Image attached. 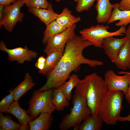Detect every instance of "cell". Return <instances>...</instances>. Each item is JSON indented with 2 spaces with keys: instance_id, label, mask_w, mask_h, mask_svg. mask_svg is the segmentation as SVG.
Segmentation results:
<instances>
[{
  "instance_id": "7",
  "label": "cell",
  "mask_w": 130,
  "mask_h": 130,
  "mask_svg": "<svg viewBox=\"0 0 130 130\" xmlns=\"http://www.w3.org/2000/svg\"><path fill=\"white\" fill-rule=\"evenodd\" d=\"M24 5V0H14L11 4L5 6L0 19V28L3 26L11 32L17 23L22 22L24 14L20 9Z\"/></svg>"
},
{
  "instance_id": "6",
  "label": "cell",
  "mask_w": 130,
  "mask_h": 130,
  "mask_svg": "<svg viewBox=\"0 0 130 130\" xmlns=\"http://www.w3.org/2000/svg\"><path fill=\"white\" fill-rule=\"evenodd\" d=\"M126 26H121L118 30L113 32L108 31L109 26L98 24L89 28H84L79 32L81 36L85 39L90 42L95 47L102 48L104 38L109 36H122L126 29Z\"/></svg>"
},
{
  "instance_id": "36",
  "label": "cell",
  "mask_w": 130,
  "mask_h": 130,
  "mask_svg": "<svg viewBox=\"0 0 130 130\" xmlns=\"http://www.w3.org/2000/svg\"><path fill=\"white\" fill-rule=\"evenodd\" d=\"M5 6L0 4V19L1 18Z\"/></svg>"
},
{
  "instance_id": "4",
  "label": "cell",
  "mask_w": 130,
  "mask_h": 130,
  "mask_svg": "<svg viewBox=\"0 0 130 130\" xmlns=\"http://www.w3.org/2000/svg\"><path fill=\"white\" fill-rule=\"evenodd\" d=\"M73 107L70 112L63 118L58 127L61 130H67L72 127L78 126L90 116L91 110L85 98L80 96L75 90L72 97Z\"/></svg>"
},
{
  "instance_id": "12",
  "label": "cell",
  "mask_w": 130,
  "mask_h": 130,
  "mask_svg": "<svg viewBox=\"0 0 130 130\" xmlns=\"http://www.w3.org/2000/svg\"><path fill=\"white\" fill-rule=\"evenodd\" d=\"M95 8L97 14L96 20L99 23L108 22L111 15L112 9L117 3L111 4L109 0H96Z\"/></svg>"
},
{
  "instance_id": "33",
  "label": "cell",
  "mask_w": 130,
  "mask_h": 130,
  "mask_svg": "<svg viewBox=\"0 0 130 130\" xmlns=\"http://www.w3.org/2000/svg\"><path fill=\"white\" fill-rule=\"evenodd\" d=\"M125 34V37L127 40L130 41V24L126 29Z\"/></svg>"
},
{
  "instance_id": "9",
  "label": "cell",
  "mask_w": 130,
  "mask_h": 130,
  "mask_svg": "<svg viewBox=\"0 0 130 130\" xmlns=\"http://www.w3.org/2000/svg\"><path fill=\"white\" fill-rule=\"evenodd\" d=\"M124 74L119 76L112 70L107 71L105 74L104 80L108 90L120 91L124 94L127 91L130 83V74Z\"/></svg>"
},
{
  "instance_id": "14",
  "label": "cell",
  "mask_w": 130,
  "mask_h": 130,
  "mask_svg": "<svg viewBox=\"0 0 130 130\" xmlns=\"http://www.w3.org/2000/svg\"><path fill=\"white\" fill-rule=\"evenodd\" d=\"M113 63L118 69L125 71L130 63V41L127 40L121 48Z\"/></svg>"
},
{
  "instance_id": "24",
  "label": "cell",
  "mask_w": 130,
  "mask_h": 130,
  "mask_svg": "<svg viewBox=\"0 0 130 130\" xmlns=\"http://www.w3.org/2000/svg\"><path fill=\"white\" fill-rule=\"evenodd\" d=\"M79 79L78 75L73 74L70 76L68 81H65L58 87L62 90L69 101L72 98V90L75 87Z\"/></svg>"
},
{
  "instance_id": "25",
  "label": "cell",
  "mask_w": 130,
  "mask_h": 130,
  "mask_svg": "<svg viewBox=\"0 0 130 130\" xmlns=\"http://www.w3.org/2000/svg\"><path fill=\"white\" fill-rule=\"evenodd\" d=\"M0 113V126L2 130H20L21 125L13 121L8 115H4Z\"/></svg>"
},
{
  "instance_id": "32",
  "label": "cell",
  "mask_w": 130,
  "mask_h": 130,
  "mask_svg": "<svg viewBox=\"0 0 130 130\" xmlns=\"http://www.w3.org/2000/svg\"><path fill=\"white\" fill-rule=\"evenodd\" d=\"M45 63H41L37 61L35 64L36 67L39 70V71L42 70L44 68Z\"/></svg>"
},
{
  "instance_id": "13",
  "label": "cell",
  "mask_w": 130,
  "mask_h": 130,
  "mask_svg": "<svg viewBox=\"0 0 130 130\" xmlns=\"http://www.w3.org/2000/svg\"><path fill=\"white\" fill-rule=\"evenodd\" d=\"M28 9L29 13L38 18L46 26L56 20L58 14L54 12L51 3L46 9L34 8Z\"/></svg>"
},
{
  "instance_id": "35",
  "label": "cell",
  "mask_w": 130,
  "mask_h": 130,
  "mask_svg": "<svg viewBox=\"0 0 130 130\" xmlns=\"http://www.w3.org/2000/svg\"><path fill=\"white\" fill-rule=\"evenodd\" d=\"M46 60V58H45L43 56H41L39 57L37 61L41 63H45Z\"/></svg>"
},
{
  "instance_id": "29",
  "label": "cell",
  "mask_w": 130,
  "mask_h": 130,
  "mask_svg": "<svg viewBox=\"0 0 130 130\" xmlns=\"http://www.w3.org/2000/svg\"><path fill=\"white\" fill-rule=\"evenodd\" d=\"M119 9L121 10H130V0H122L119 3Z\"/></svg>"
},
{
  "instance_id": "39",
  "label": "cell",
  "mask_w": 130,
  "mask_h": 130,
  "mask_svg": "<svg viewBox=\"0 0 130 130\" xmlns=\"http://www.w3.org/2000/svg\"><path fill=\"white\" fill-rule=\"evenodd\" d=\"M128 68L129 69L130 71V65H129V66Z\"/></svg>"
},
{
  "instance_id": "37",
  "label": "cell",
  "mask_w": 130,
  "mask_h": 130,
  "mask_svg": "<svg viewBox=\"0 0 130 130\" xmlns=\"http://www.w3.org/2000/svg\"><path fill=\"white\" fill-rule=\"evenodd\" d=\"M117 73L118 74H124L126 73H128L130 74V72H126L124 71H120L118 72H117Z\"/></svg>"
},
{
  "instance_id": "18",
  "label": "cell",
  "mask_w": 130,
  "mask_h": 130,
  "mask_svg": "<svg viewBox=\"0 0 130 130\" xmlns=\"http://www.w3.org/2000/svg\"><path fill=\"white\" fill-rule=\"evenodd\" d=\"M56 20L61 26L67 28L79 22L81 18L79 16L76 17L72 15L71 11L66 7L58 14Z\"/></svg>"
},
{
  "instance_id": "16",
  "label": "cell",
  "mask_w": 130,
  "mask_h": 130,
  "mask_svg": "<svg viewBox=\"0 0 130 130\" xmlns=\"http://www.w3.org/2000/svg\"><path fill=\"white\" fill-rule=\"evenodd\" d=\"M18 101H14L5 113H10L13 115L21 125L28 124L32 119L27 111L20 106Z\"/></svg>"
},
{
  "instance_id": "3",
  "label": "cell",
  "mask_w": 130,
  "mask_h": 130,
  "mask_svg": "<svg viewBox=\"0 0 130 130\" xmlns=\"http://www.w3.org/2000/svg\"><path fill=\"white\" fill-rule=\"evenodd\" d=\"M123 94L120 91L108 90L102 101L98 115L107 125H115L120 117L123 107Z\"/></svg>"
},
{
  "instance_id": "38",
  "label": "cell",
  "mask_w": 130,
  "mask_h": 130,
  "mask_svg": "<svg viewBox=\"0 0 130 130\" xmlns=\"http://www.w3.org/2000/svg\"><path fill=\"white\" fill-rule=\"evenodd\" d=\"M64 0H55L56 1V2H59L60 1H61V0L64 1Z\"/></svg>"
},
{
  "instance_id": "26",
  "label": "cell",
  "mask_w": 130,
  "mask_h": 130,
  "mask_svg": "<svg viewBox=\"0 0 130 130\" xmlns=\"http://www.w3.org/2000/svg\"><path fill=\"white\" fill-rule=\"evenodd\" d=\"M9 94L4 98L0 102V113L5 112L14 101L13 96L14 90H9Z\"/></svg>"
},
{
  "instance_id": "22",
  "label": "cell",
  "mask_w": 130,
  "mask_h": 130,
  "mask_svg": "<svg viewBox=\"0 0 130 130\" xmlns=\"http://www.w3.org/2000/svg\"><path fill=\"white\" fill-rule=\"evenodd\" d=\"M54 89L52 91L53 103L56 110L58 111H62L65 107L69 105V101L59 88Z\"/></svg>"
},
{
  "instance_id": "17",
  "label": "cell",
  "mask_w": 130,
  "mask_h": 130,
  "mask_svg": "<svg viewBox=\"0 0 130 130\" xmlns=\"http://www.w3.org/2000/svg\"><path fill=\"white\" fill-rule=\"evenodd\" d=\"M118 5L119 3H117L107 24L117 20L119 21L115 24V25L117 26H126L130 24V10H120L119 9Z\"/></svg>"
},
{
  "instance_id": "15",
  "label": "cell",
  "mask_w": 130,
  "mask_h": 130,
  "mask_svg": "<svg viewBox=\"0 0 130 130\" xmlns=\"http://www.w3.org/2000/svg\"><path fill=\"white\" fill-rule=\"evenodd\" d=\"M53 120L52 114L47 112L41 113L34 120L29 123L30 130H48L51 126Z\"/></svg>"
},
{
  "instance_id": "30",
  "label": "cell",
  "mask_w": 130,
  "mask_h": 130,
  "mask_svg": "<svg viewBox=\"0 0 130 130\" xmlns=\"http://www.w3.org/2000/svg\"><path fill=\"white\" fill-rule=\"evenodd\" d=\"M14 0H0V4L5 6L11 4Z\"/></svg>"
},
{
  "instance_id": "19",
  "label": "cell",
  "mask_w": 130,
  "mask_h": 130,
  "mask_svg": "<svg viewBox=\"0 0 130 130\" xmlns=\"http://www.w3.org/2000/svg\"><path fill=\"white\" fill-rule=\"evenodd\" d=\"M35 84L29 73H26L24 80L14 89L13 98L14 101H18L22 95L32 89Z\"/></svg>"
},
{
  "instance_id": "27",
  "label": "cell",
  "mask_w": 130,
  "mask_h": 130,
  "mask_svg": "<svg viewBox=\"0 0 130 130\" xmlns=\"http://www.w3.org/2000/svg\"><path fill=\"white\" fill-rule=\"evenodd\" d=\"M24 2L28 8L46 9L48 8L50 3L47 0H24Z\"/></svg>"
},
{
  "instance_id": "21",
  "label": "cell",
  "mask_w": 130,
  "mask_h": 130,
  "mask_svg": "<svg viewBox=\"0 0 130 130\" xmlns=\"http://www.w3.org/2000/svg\"><path fill=\"white\" fill-rule=\"evenodd\" d=\"M64 52L54 51L47 55L44 68L42 70L39 71V72L46 76L57 65Z\"/></svg>"
},
{
  "instance_id": "1",
  "label": "cell",
  "mask_w": 130,
  "mask_h": 130,
  "mask_svg": "<svg viewBox=\"0 0 130 130\" xmlns=\"http://www.w3.org/2000/svg\"><path fill=\"white\" fill-rule=\"evenodd\" d=\"M91 45L90 42L81 36L75 34L66 43L64 52L57 65L46 76V83L38 90L43 91L58 88L69 78L72 72L79 71L82 64L92 67L103 65L104 63L102 61L88 59L83 56L84 49Z\"/></svg>"
},
{
  "instance_id": "34",
  "label": "cell",
  "mask_w": 130,
  "mask_h": 130,
  "mask_svg": "<svg viewBox=\"0 0 130 130\" xmlns=\"http://www.w3.org/2000/svg\"><path fill=\"white\" fill-rule=\"evenodd\" d=\"M124 94L125 95L126 99L128 101L130 99V83L129 84L127 91Z\"/></svg>"
},
{
  "instance_id": "31",
  "label": "cell",
  "mask_w": 130,
  "mask_h": 130,
  "mask_svg": "<svg viewBox=\"0 0 130 130\" xmlns=\"http://www.w3.org/2000/svg\"><path fill=\"white\" fill-rule=\"evenodd\" d=\"M128 102L130 105V99L128 100ZM118 121H129L130 122V113L127 116L123 117H120L118 119Z\"/></svg>"
},
{
  "instance_id": "11",
  "label": "cell",
  "mask_w": 130,
  "mask_h": 130,
  "mask_svg": "<svg viewBox=\"0 0 130 130\" xmlns=\"http://www.w3.org/2000/svg\"><path fill=\"white\" fill-rule=\"evenodd\" d=\"M126 40L125 37L117 39L109 36L104 39L102 47L111 62L113 63L121 48Z\"/></svg>"
},
{
  "instance_id": "28",
  "label": "cell",
  "mask_w": 130,
  "mask_h": 130,
  "mask_svg": "<svg viewBox=\"0 0 130 130\" xmlns=\"http://www.w3.org/2000/svg\"><path fill=\"white\" fill-rule=\"evenodd\" d=\"M77 2L76 7V11L80 13L88 10L93 6L96 0H73Z\"/></svg>"
},
{
  "instance_id": "2",
  "label": "cell",
  "mask_w": 130,
  "mask_h": 130,
  "mask_svg": "<svg viewBox=\"0 0 130 130\" xmlns=\"http://www.w3.org/2000/svg\"><path fill=\"white\" fill-rule=\"evenodd\" d=\"M75 88L78 94L86 99L91 115H98L101 103L108 91L104 79L94 72L79 79Z\"/></svg>"
},
{
  "instance_id": "5",
  "label": "cell",
  "mask_w": 130,
  "mask_h": 130,
  "mask_svg": "<svg viewBox=\"0 0 130 130\" xmlns=\"http://www.w3.org/2000/svg\"><path fill=\"white\" fill-rule=\"evenodd\" d=\"M53 89L43 91H34L28 102L29 108L27 112L32 119H34L41 113H52L56 108L52 102Z\"/></svg>"
},
{
  "instance_id": "10",
  "label": "cell",
  "mask_w": 130,
  "mask_h": 130,
  "mask_svg": "<svg viewBox=\"0 0 130 130\" xmlns=\"http://www.w3.org/2000/svg\"><path fill=\"white\" fill-rule=\"evenodd\" d=\"M0 50L7 53L9 61H16L20 64H23L25 61H30L32 59L36 58L37 55V52L29 50L26 46L24 48L19 47L8 49L2 40L0 42Z\"/></svg>"
},
{
  "instance_id": "8",
  "label": "cell",
  "mask_w": 130,
  "mask_h": 130,
  "mask_svg": "<svg viewBox=\"0 0 130 130\" xmlns=\"http://www.w3.org/2000/svg\"><path fill=\"white\" fill-rule=\"evenodd\" d=\"M76 26L74 24L64 31L49 38L46 43L44 52L47 55L54 51L64 52L66 43L75 34Z\"/></svg>"
},
{
  "instance_id": "20",
  "label": "cell",
  "mask_w": 130,
  "mask_h": 130,
  "mask_svg": "<svg viewBox=\"0 0 130 130\" xmlns=\"http://www.w3.org/2000/svg\"><path fill=\"white\" fill-rule=\"evenodd\" d=\"M103 121L98 115H91L84 120L78 126L74 128V130H100Z\"/></svg>"
},
{
  "instance_id": "23",
  "label": "cell",
  "mask_w": 130,
  "mask_h": 130,
  "mask_svg": "<svg viewBox=\"0 0 130 130\" xmlns=\"http://www.w3.org/2000/svg\"><path fill=\"white\" fill-rule=\"evenodd\" d=\"M66 29L61 26L56 20L53 21L46 26L43 32L42 42L44 44H46L49 38L64 31Z\"/></svg>"
}]
</instances>
